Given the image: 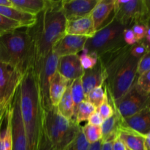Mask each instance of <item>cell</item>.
<instances>
[{"instance_id": "obj_1", "label": "cell", "mask_w": 150, "mask_h": 150, "mask_svg": "<svg viewBox=\"0 0 150 150\" xmlns=\"http://www.w3.org/2000/svg\"><path fill=\"white\" fill-rule=\"evenodd\" d=\"M130 50V45H125L99 57L106 73L104 86L113 103L127 93L137 76L139 59L133 57Z\"/></svg>"}, {"instance_id": "obj_2", "label": "cell", "mask_w": 150, "mask_h": 150, "mask_svg": "<svg viewBox=\"0 0 150 150\" xmlns=\"http://www.w3.org/2000/svg\"><path fill=\"white\" fill-rule=\"evenodd\" d=\"M66 22L62 1L46 0L45 7L37 15L35 24L27 28L35 45V62L49 54L53 45L65 35Z\"/></svg>"}, {"instance_id": "obj_3", "label": "cell", "mask_w": 150, "mask_h": 150, "mask_svg": "<svg viewBox=\"0 0 150 150\" xmlns=\"http://www.w3.org/2000/svg\"><path fill=\"white\" fill-rule=\"evenodd\" d=\"M20 88V108L27 138L28 150H36L43 133V108L33 69L23 76Z\"/></svg>"}, {"instance_id": "obj_4", "label": "cell", "mask_w": 150, "mask_h": 150, "mask_svg": "<svg viewBox=\"0 0 150 150\" xmlns=\"http://www.w3.org/2000/svg\"><path fill=\"white\" fill-rule=\"evenodd\" d=\"M35 60V45L27 28L0 37V62L13 66L24 76L33 69Z\"/></svg>"}, {"instance_id": "obj_5", "label": "cell", "mask_w": 150, "mask_h": 150, "mask_svg": "<svg viewBox=\"0 0 150 150\" xmlns=\"http://www.w3.org/2000/svg\"><path fill=\"white\" fill-rule=\"evenodd\" d=\"M81 125L64 118L57 107L43 111V131L56 150H65L74 141Z\"/></svg>"}, {"instance_id": "obj_6", "label": "cell", "mask_w": 150, "mask_h": 150, "mask_svg": "<svg viewBox=\"0 0 150 150\" xmlns=\"http://www.w3.org/2000/svg\"><path fill=\"white\" fill-rule=\"evenodd\" d=\"M125 29L113 17L107 24L102 26L87 40L83 50L100 57L105 53L127 45L123 38Z\"/></svg>"}, {"instance_id": "obj_7", "label": "cell", "mask_w": 150, "mask_h": 150, "mask_svg": "<svg viewBox=\"0 0 150 150\" xmlns=\"http://www.w3.org/2000/svg\"><path fill=\"white\" fill-rule=\"evenodd\" d=\"M149 4L148 0H115L114 18L125 28L135 24L149 25Z\"/></svg>"}, {"instance_id": "obj_8", "label": "cell", "mask_w": 150, "mask_h": 150, "mask_svg": "<svg viewBox=\"0 0 150 150\" xmlns=\"http://www.w3.org/2000/svg\"><path fill=\"white\" fill-rule=\"evenodd\" d=\"M59 57L52 51L46 56L38 59L34 63L33 72L39 87L43 111L52 105L49 100V86L53 77L57 72Z\"/></svg>"}, {"instance_id": "obj_9", "label": "cell", "mask_w": 150, "mask_h": 150, "mask_svg": "<svg viewBox=\"0 0 150 150\" xmlns=\"http://www.w3.org/2000/svg\"><path fill=\"white\" fill-rule=\"evenodd\" d=\"M23 76L10 64L0 62V107L6 110L13 101Z\"/></svg>"}, {"instance_id": "obj_10", "label": "cell", "mask_w": 150, "mask_h": 150, "mask_svg": "<svg viewBox=\"0 0 150 150\" xmlns=\"http://www.w3.org/2000/svg\"><path fill=\"white\" fill-rule=\"evenodd\" d=\"M149 106V95L141 90L136 83L120 99L114 103V110L123 119L127 118Z\"/></svg>"}, {"instance_id": "obj_11", "label": "cell", "mask_w": 150, "mask_h": 150, "mask_svg": "<svg viewBox=\"0 0 150 150\" xmlns=\"http://www.w3.org/2000/svg\"><path fill=\"white\" fill-rule=\"evenodd\" d=\"M12 150H28L27 138L20 108V88H18L10 105Z\"/></svg>"}, {"instance_id": "obj_12", "label": "cell", "mask_w": 150, "mask_h": 150, "mask_svg": "<svg viewBox=\"0 0 150 150\" xmlns=\"http://www.w3.org/2000/svg\"><path fill=\"white\" fill-rule=\"evenodd\" d=\"M99 0H64L62 10L67 21L81 18L91 14Z\"/></svg>"}, {"instance_id": "obj_13", "label": "cell", "mask_w": 150, "mask_h": 150, "mask_svg": "<svg viewBox=\"0 0 150 150\" xmlns=\"http://www.w3.org/2000/svg\"><path fill=\"white\" fill-rule=\"evenodd\" d=\"M88 39L86 37L65 35L53 45L52 51L59 57L79 54L83 50Z\"/></svg>"}, {"instance_id": "obj_14", "label": "cell", "mask_w": 150, "mask_h": 150, "mask_svg": "<svg viewBox=\"0 0 150 150\" xmlns=\"http://www.w3.org/2000/svg\"><path fill=\"white\" fill-rule=\"evenodd\" d=\"M83 71L79 54L59 57L57 72L69 81H73L81 77Z\"/></svg>"}, {"instance_id": "obj_15", "label": "cell", "mask_w": 150, "mask_h": 150, "mask_svg": "<svg viewBox=\"0 0 150 150\" xmlns=\"http://www.w3.org/2000/svg\"><path fill=\"white\" fill-rule=\"evenodd\" d=\"M81 80L86 97L92 89L98 86H103L105 83L106 80V73L100 59H98V63L95 67L83 71Z\"/></svg>"}, {"instance_id": "obj_16", "label": "cell", "mask_w": 150, "mask_h": 150, "mask_svg": "<svg viewBox=\"0 0 150 150\" xmlns=\"http://www.w3.org/2000/svg\"><path fill=\"white\" fill-rule=\"evenodd\" d=\"M95 33L91 14L81 18L67 21L65 26V35L92 38Z\"/></svg>"}, {"instance_id": "obj_17", "label": "cell", "mask_w": 150, "mask_h": 150, "mask_svg": "<svg viewBox=\"0 0 150 150\" xmlns=\"http://www.w3.org/2000/svg\"><path fill=\"white\" fill-rule=\"evenodd\" d=\"M123 126L142 135L150 133L149 106L127 118L123 119Z\"/></svg>"}, {"instance_id": "obj_18", "label": "cell", "mask_w": 150, "mask_h": 150, "mask_svg": "<svg viewBox=\"0 0 150 150\" xmlns=\"http://www.w3.org/2000/svg\"><path fill=\"white\" fill-rule=\"evenodd\" d=\"M115 7V0H99L91 13L95 32L99 30Z\"/></svg>"}, {"instance_id": "obj_19", "label": "cell", "mask_w": 150, "mask_h": 150, "mask_svg": "<svg viewBox=\"0 0 150 150\" xmlns=\"http://www.w3.org/2000/svg\"><path fill=\"white\" fill-rule=\"evenodd\" d=\"M123 126V118L114 110V114L111 117L103 122L100 125L103 142H113L118 138L119 133Z\"/></svg>"}, {"instance_id": "obj_20", "label": "cell", "mask_w": 150, "mask_h": 150, "mask_svg": "<svg viewBox=\"0 0 150 150\" xmlns=\"http://www.w3.org/2000/svg\"><path fill=\"white\" fill-rule=\"evenodd\" d=\"M0 15L18 23L22 27L29 28L35 24L37 16L19 10L13 7L0 6Z\"/></svg>"}, {"instance_id": "obj_21", "label": "cell", "mask_w": 150, "mask_h": 150, "mask_svg": "<svg viewBox=\"0 0 150 150\" xmlns=\"http://www.w3.org/2000/svg\"><path fill=\"white\" fill-rule=\"evenodd\" d=\"M70 82L58 72L55 73L50 83L48 91L50 103L52 106L57 107Z\"/></svg>"}, {"instance_id": "obj_22", "label": "cell", "mask_w": 150, "mask_h": 150, "mask_svg": "<svg viewBox=\"0 0 150 150\" xmlns=\"http://www.w3.org/2000/svg\"><path fill=\"white\" fill-rule=\"evenodd\" d=\"M145 135L140 134L128 127L122 126L118 138L129 150H146L144 145Z\"/></svg>"}, {"instance_id": "obj_23", "label": "cell", "mask_w": 150, "mask_h": 150, "mask_svg": "<svg viewBox=\"0 0 150 150\" xmlns=\"http://www.w3.org/2000/svg\"><path fill=\"white\" fill-rule=\"evenodd\" d=\"M13 7L19 10L37 16L46 5V0H11Z\"/></svg>"}, {"instance_id": "obj_24", "label": "cell", "mask_w": 150, "mask_h": 150, "mask_svg": "<svg viewBox=\"0 0 150 150\" xmlns=\"http://www.w3.org/2000/svg\"><path fill=\"white\" fill-rule=\"evenodd\" d=\"M70 83H71V81L70 82V83L67 86L65 92L63 95L62 99L60 100L57 108L58 110V112L62 116H63L64 118L67 119L69 120L74 121L73 120V116H74V112H73V103L71 96Z\"/></svg>"}, {"instance_id": "obj_25", "label": "cell", "mask_w": 150, "mask_h": 150, "mask_svg": "<svg viewBox=\"0 0 150 150\" xmlns=\"http://www.w3.org/2000/svg\"><path fill=\"white\" fill-rule=\"evenodd\" d=\"M70 90H71V96L73 103V112H74L73 120H74V122H76V117L78 107H79V104L81 103L86 100V96H85L83 87H82L81 78L71 81V83H70Z\"/></svg>"}, {"instance_id": "obj_26", "label": "cell", "mask_w": 150, "mask_h": 150, "mask_svg": "<svg viewBox=\"0 0 150 150\" xmlns=\"http://www.w3.org/2000/svg\"><path fill=\"white\" fill-rule=\"evenodd\" d=\"M95 111H96V108L87 100H84L81 103L78 107L77 113H76V124L80 125L81 123L87 121L89 117Z\"/></svg>"}, {"instance_id": "obj_27", "label": "cell", "mask_w": 150, "mask_h": 150, "mask_svg": "<svg viewBox=\"0 0 150 150\" xmlns=\"http://www.w3.org/2000/svg\"><path fill=\"white\" fill-rule=\"evenodd\" d=\"M82 132L85 139L89 144L96 143L102 139V132L100 126L86 124L82 127Z\"/></svg>"}, {"instance_id": "obj_28", "label": "cell", "mask_w": 150, "mask_h": 150, "mask_svg": "<svg viewBox=\"0 0 150 150\" xmlns=\"http://www.w3.org/2000/svg\"><path fill=\"white\" fill-rule=\"evenodd\" d=\"M105 95H106V89L103 84V86H98L90 91V92L86 95V100L92 103L97 108L103 102Z\"/></svg>"}, {"instance_id": "obj_29", "label": "cell", "mask_w": 150, "mask_h": 150, "mask_svg": "<svg viewBox=\"0 0 150 150\" xmlns=\"http://www.w3.org/2000/svg\"><path fill=\"white\" fill-rule=\"evenodd\" d=\"M96 111L99 113V114L102 117L103 121L108 119L109 117H111L114 114V103H113L110 96L108 95L107 90L106 95H105V98L104 99L103 102L100 105L99 107L96 108Z\"/></svg>"}, {"instance_id": "obj_30", "label": "cell", "mask_w": 150, "mask_h": 150, "mask_svg": "<svg viewBox=\"0 0 150 150\" xmlns=\"http://www.w3.org/2000/svg\"><path fill=\"white\" fill-rule=\"evenodd\" d=\"M79 57L83 70L92 69L96 65L99 59V57L98 56L86 52L84 50L81 52V54H79Z\"/></svg>"}, {"instance_id": "obj_31", "label": "cell", "mask_w": 150, "mask_h": 150, "mask_svg": "<svg viewBox=\"0 0 150 150\" xmlns=\"http://www.w3.org/2000/svg\"><path fill=\"white\" fill-rule=\"evenodd\" d=\"M19 28H22V26L18 23L0 15V37L13 32Z\"/></svg>"}, {"instance_id": "obj_32", "label": "cell", "mask_w": 150, "mask_h": 150, "mask_svg": "<svg viewBox=\"0 0 150 150\" xmlns=\"http://www.w3.org/2000/svg\"><path fill=\"white\" fill-rule=\"evenodd\" d=\"M89 144L85 139L82 132V127L79 130L77 136L65 150H88Z\"/></svg>"}, {"instance_id": "obj_33", "label": "cell", "mask_w": 150, "mask_h": 150, "mask_svg": "<svg viewBox=\"0 0 150 150\" xmlns=\"http://www.w3.org/2000/svg\"><path fill=\"white\" fill-rule=\"evenodd\" d=\"M150 71L139 76L137 79L135 80V83L138 87L143 91L144 93L149 95L150 93Z\"/></svg>"}, {"instance_id": "obj_34", "label": "cell", "mask_w": 150, "mask_h": 150, "mask_svg": "<svg viewBox=\"0 0 150 150\" xmlns=\"http://www.w3.org/2000/svg\"><path fill=\"white\" fill-rule=\"evenodd\" d=\"M149 53L147 52L139 59L138 62L137 70H136V75L141 76L142 74L147 73L150 71V57Z\"/></svg>"}, {"instance_id": "obj_35", "label": "cell", "mask_w": 150, "mask_h": 150, "mask_svg": "<svg viewBox=\"0 0 150 150\" xmlns=\"http://www.w3.org/2000/svg\"><path fill=\"white\" fill-rule=\"evenodd\" d=\"M130 54L134 57L140 59L146 53L149 52V48L146 46L142 42H137L134 45L130 46Z\"/></svg>"}, {"instance_id": "obj_36", "label": "cell", "mask_w": 150, "mask_h": 150, "mask_svg": "<svg viewBox=\"0 0 150 150\" xmlns=\"http://www.w3.org/2000/svg\"><path fill=\"white\" fill-rule=\"evenodd\" d=\"M149 25H144V24H135L131 27L132 31L134 34L136 39L137 42L142 40L144 38L146 30Z\"/></svg>"}, {"instance_id": "obj_37", "label": "cell", "mask_w": 150, "mask_h": 150, "mask_svg": "<svg viewBox=\"0 0 150 150\" xmlns=\"http://www.w3.org/2000/svg\"><path fill=\"white\" fill-rule=\"evenodd\" d=\"M36 150H56L55 148L51 144L50 141L48 139V138L46 137L45 134L44 133V131L42 133L40 139Z\"/></svg>"}, {"instance_id": "obj_38", "label": "cell", "mask_w": 150, "mask_h": 150, "mask_svg": "<svg viewBox=\"0 0 150 150\" xmlns=\"http://www.w3.org/2000/svg\"><path fill=\"white\" fill-rule=\"evenodd\" d=\"M123 38H124L125 42L127 45H130V46L134 45L137 42L136 37H135L131 28H126L125 29L124 32H123Z\"/></svg>"}, {"instance_id": "obj_39", "label": "cell", "mask_w": 150, "mask_h": 150, "mask_svg": "<svg viewBox=\"0 0 150 150\" xmlns=\"http://www.w3.org/2000/svg\"><path fill=\"white\" fill-rule=\"evenodd\" d=\"M87 121L88 124H90L95 126H100L102 125L103 122V120L100 117L99 113L96 111L89 117Z\"/></svg>"}, {"instance_id": "obj_40", "label": "cell", "mask_w": 150, "mask_h": 150, "mask_svg": "<svg viewBox=\"0 0 150 150\" xmlns=\"http://www.w3.org/2000/svg\"><path fill=\"white\" fill-rule=\"evenodd\" d=\"M112 150H126L125 146L119 138L113 141Z\"/></svg>"}, {"instance_id": "obj_41", "label": "cell", "mask_w": 150, "mask_h": 150, "mask_svg": "<svg viewBox=\"0 0 150 150\" xmlns=\"http://www.w3.org/2000/svg\"><path fill=\"white\" fill-rule=\"evenodd\" d=\"M101 145H102V140H100L96 143L89 144V149L88 150H100Z\"/></svg>"}, {"instance_id": "obj_42", "label": "cell", "mask_w": 150, "mask_h": 150, "mask_svg": "<svg viewBox=\"0 0 150 150\" xmlns=\"http://www.w3.org/2000/svg\"><path fill=\"white\" fill-rule=\"evenodd\" d=\"M112 143L113 142H102L100 150H112Z\"/></svg>"}, {"instance_id": "obj_43", "label": "cell", "mask_w": 150, "mask_h": 150, "mask_svg": "<svg viewBox=\"0 0 150 150\" xmlns=\"http://www.w3.org/2000/svg\"><path fill=\"white\" fill-rule=\"evenodd\" d=\"M144 145L146 150H149L150 149V133L145 135L144 136Z\"/></svg>"}, {"instance_id": "obj_44", "label": "cell", "mask_w": 150, "mask_h": 150, "mask_svg": "<svg viewBox=\"0 0 150 150\" xmlns=\"http://www.w3.org/2000/svg\"><path fill=\"white\" fill-rule=\"evenodd\" d=\"M0 6L4 7H13L11 0H0Z\"/></svg>"}, {"instance_id": "obj_45", "label": "cell", "mask_w": 150, "mask_h": 150, "mask_svg": "<svg viewBox=\"0 0 150 150\" xmlns=\"http://www.w3.org/2000/svg\"><path fill=\"white\" fill-rule=\"evenodd\" d=\"M6 110H7V109H6ZM6 110H3L2 108L0 107V122H1V119H2L3 115H4V112H5Z\"/></svg>"}, {"instance_id": "obj_46", "label": "cell", "mask_w": 150, "mask_h": 150, "mask_svg": "<svg viewBox=\"0 0 150 150\" xmlns=\"http://www.w3.org/2000/svg\"><path fill=\"white\" fill-rule=\"evenodd\" d=\"M126 150H129L128 149H127V148H126Z\"/></svg>"}]
</instances>
